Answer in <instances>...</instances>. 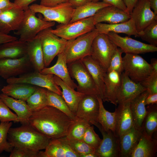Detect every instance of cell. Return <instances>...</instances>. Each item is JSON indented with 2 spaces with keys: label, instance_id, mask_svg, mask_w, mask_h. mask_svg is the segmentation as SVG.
<instances>
[{
  "label": "cell",
  "instance_id": "obj_39",
  "mask_svg": "<svg viewBox=\"0 0 157 157\" xmlns=\"http://www.w3.org/2000/svg\"><path fill=\"white\" fill-rule=\"evenodd\" d=\"M48 106L54 107L63 112L73 119L76 116L70 110L62 96L47 90Z\"/></svg>",
  "mask_w": 157,
  "mask_h": 157
},
{
  "label": "cell",
  "instance_id": "obj_49",
  "mask_svg": "<svg viewBox=\"0 0 157 157\" xmlns=\"http://www.w3.org/2000/svg\"><path fill=\"white\" fill-rule=\"evenodd\" d=\"M40 5L45 7H51L67 2V0H40Z\"/></svg>",
  "mask_w": 157,
  "mask_h": 157
},
{
  "label": "cell",
  "instance_id": "obj_44",
  "mask_svg": "<svg viewBox=\"0 0 157 157\" xmlns=\"http://www.w3.org/2000/svg\"><path fill=\"white\" fill-rule=\"evenodd\" d=\"M102 140L95 132L93 127L91 125L87 129L83 139L85 143L95 149L99 147Z\"/></svg>",
  "mask_w": 157,
  "mask_h": 157
},
{
  "label": "cell",
  "instance_id": "obj_38",
  "mask_svg": "<svg viewBox=\"0 0 157 157\" xmlns=\"http://www.w3.org/2000/svg\"><path fill=\"white\" fill-rule=\"evenodd\" d=\"M91 124L86 120L76 116L66 138L69 140H83L84 134Z\"/></svg>",
  "mask_w": 157,
  "mask_h": 157
},
{
  "label": "cell",
  "instance_id": "obj_6",
  "mask_svg": "<svg viewBox=\"0 0 157 157\" xmlns=\"http://www.w3.org/2000/svg\"><path fill=\"white\" fill-rule=\"evenodd\" d=\"M122 58L123 72L136 83H141L153 72L150 64L138 54L125 53Z\"/></svg>",
  "mask_w": 157,
  "mask_h": 157
},
{
  "label": "cell",
  "instance_id": "obj_35",
  "mask_svg": "<svg viewBox=\"0 0 157 157\" xmlns=\"http://www.w3.org/2000/svg\"><path fill=\"white\" fill-rule=\"evenodd\" d=\"M99 104L98 122L106 129L110 130L115 134L116 122V112H110L106 110L103 104V101L98 96Z\"/></svg>",
  "mask_w": 157,
  "mask_h": 157
},
{
  "label": "cell",
  "instance_id": "obj_1",
  "mask_svg": "<svg viewBox=\"0 0 157 157\" xmlns=\"http://www.w3.org/2000/svg\"><path fill=\"white\" fill-rule=\"evenodd\" d=\"M74 119L54 107L47 106L32 112L28 120L31 127L51 139L65 137Z\"/></svg>",
  "mask_w": 157,
  "mask_h": 157
},
{
  "label": "cell",
  "instance_id": "obj_4",
  "mask_svg": "<svg viewBox=\"0 0 157 157\" xmlns=\"http://www.w3.org/2000/svg\"><path fill=\"white\" fill-rule=\"evenodd\" d=\"M99 34L95 28L92 31L75 39L68 40L65 50L67 64L81 60L90 55L93 41Z\"/></svg>",
  "mask_w": 157,
  "mask_h": 157
},
{
  "label": "cell",
  "instance_id": "obj_14",
  "mask_svg": "<svg viewBox=\"0 0 157 157\" xmlns=\"http://www.w3.org/2000/svg\"><path fill=\"white\" fill-rule=\"evenodd\" d=\"M94 125L99 129L103 136L99 147L95 150L98 157H120L119 137L111 130L105 129L98 122Z\"/></svg>",
  "mask_w": 157,
  "mask_h": 157
},
{
  "label": "cell",
  "instance_id": "obj_47",
  "mask_svg": "<svg viewBox=\"0 0 157 157\" xmlns=\"http://www.w3.org/2000/svg\"><path fill=\"white\" fill-rule=\"evenodd\" d=\"M149 94L157 93V72L152 73L140 83Z\"/></svg>",
  "mask_w": 157,
  "mask_h": 157
},
{
  "label": "cell",
  "instance_id": "obj_21",
  "mask_svg": "<svg viewBox=\"0 0 157 157\" xmlns=\"http://www.w3.org/2000/svg\"><path fill=\"white\" fill-rule=\"evenodd\" d=\"M130 102L118 104V106L115 110L116 122L115 134L117 136L119 137L134 126Z\"/></svg>",
  "mask_w": 157,
  "mask_h": 157
},
{
  "label": "cell",
  "instance_id": "obj_56",
  "mask_svg": "<svg viewBox=\"0 0 157 157\" xmlns=\"http://www.w3.org/2000/svg\"><path fill=\"white\" fill-rule=\"evenodd\" d=\"M151 8L157 15V0H148Z\"/></svg>",
  "mask_w": 157,
  "mask_h": 157
},
{
  "label": "cell",
  "instance_id": "obj_42",
  "mask_svg": "<svg viewBox=\"0 0 157 157\" xmlns=\"http://www.w3.org/2000/svg\"><path fill=\"white\" fill-rule=\"evenodd\" d=\"M123 53L122 50L118 47L111 57L107 71L114 70L121 74L124 71L123 58L122 56Z\"/></svg>",
  "mask_w": 157,
  "mask_h": 157
},
{
  "label": "cell",
  "instance_id": "obj_50",
  "mask_svg": "<svg viewBox=\"0 0 157 157\" xmlns=\"http://www.w3.org/2000/svg\"><path fill=\"white\" fill-rule=\"evenodd\" d=\"M37 0H15L14 3L24 11L29 8V5Z\"/></svg>",
  "mask_w": 157,
  "mask_h": 157
},
{
  "label": "cell",
  "instance_id": "obj_12",
  "mask_svg": "<svg viewBox=\"0 0 157 157\" xmlns=\"http://www.w3.org/2000/svg\"><path fill=\"white\" fill-rule=\"evenodd\" d=\"M34 71L27 54L19 58H0V77L4 79L7 80Z\"/></svg>",
  "mask_w": 157,
  "mask_h": 157
},
{
  "label": "cell",
  "instance_id": "obj_23",
  "mask_svg": "<svg viewBox=\"0 0 157 157\" xmlns=\"http://www.w3.org/2000/svg\"><path fill=\"white\" fill-rule=\"evenodd\" d=\"M41 157H79L69 144L64 137L51 139Z\"/></svg>",
  "mask_w": 157,
  "mask_h": 157
},
{
  "label": "cell",
  "instance_id": "obj_37",
  "mask_svg": "<svg viewBox=\"0 0 157 157\" xmlns=\"http://www.w3.org/2000/svg\"><path fill=\"white\" fill-rule=\"evenodd\" d=\"M157 104L148 105L147 113L143 121L142 128L149 135L152 137L157 130Z\"/></svg>",
  "mask_w": 157,
  "mask_h": 157
},
{
  "label": "cell",
  "instance_id": "obj_11",
  "mask_svg": "<svg viewBox=\"0 0 157 157\" xmlns=\"http://www.w3.org/2000/svg\"><path fill=\"white\" fill-rule=\"evenodd\" d=\"M53 76L51 74H42L34 71L18 77L10 78L6 81L8 84L21 83L30 84L45 88L62 96L61 88L55 82Z\"/></svg>",
  "mask_w": 157,
  "mask_h": 157
},
{
  "label": "cell",
  "instance_id": "obj_19",
  "mask_svg": "<svg viewBox=\"0 0 157 157\" xmlns=\"http://www.w3.org/2000/svg\"><path fill=\"white\" fill-rule=\"evenodd\" d=\"M93 17L95 25L102 22L109 24L123 22L131 18L130 14L112 5L101 9Z\"/></svg>",
  "mask_w": 157,
  "mask_h": 157
},
{
  "label": "cell",
  "instance_id": "obj_46",
  "mask_svg": "<svg viewBox=\"0 0 157 157\" xmlns=\"http://www.w3.org/2000/svg\"><path fill=\"white\" fill-rule=\"evenodd\" d=\"M10 157H41V151L27 148L14 147Z\"/></svg>",
  "mask_w": 157,
  "mask_h": 157
},
{
  "label": "cell",
  "instance_id": "obj_34",
  "mask_svg": "<svg viewBox=\"0 0 157 157\" xmlns=\"http://www.w3.org/2000/svg\"><path fill=\"white\" fill-rule=\"evenodd\" d=\"M110 6L102 1H92L75 8L69 23L93 16L101 9Z\"/></svg>",
  "mask_w": 157,
  "mask_h": 157
},
{
  "label": "cell",
  "instance_id": "obj_2",
  "mask_svg": "<svg viewBox=\"0 0 157 157\" xmlns=\"http://www.w3.org/2000/svg\"><path fill=\"white\" fill-rule=\"evenodd\" d=\"M7 139L13 147H17L40 151L45 149L51 139L39 133L29 124L10 128Z\"/></svg>",
  "mask_w": 157,
  "mask_h": 157
},
{
  "label": "cell",
  "instance_id": "obj_20",
  "mask_svg": "<svg viewBox=\"0 0 157 157\" xmlns=\"http://www.w3.org/2000/svg\"><path fill=\"white\" fill-rule=\"evenodd\" d=\"M65 50L57 56V60L54 65L49 67H45L40 72L44 74H51L55 75L75 89L76 88L77 85L72 79L70 75Z\"/></svg>",
  "mask_w": 157,
  "mask_h": 157
},
{
  "label": "cell",
  "instance_id": "obj_7",
  "mask_svg": "<svg viewBox=\"0 0 157 157\" xmlns=\"http://www.w3.org/2000/svg\"><path fill=\"white\" fill-rule=\"evenodd\" d=\"M29 8L35 13L42 14L45 21L56 22L62 24L70 22L75 9L69 2L51 7L33 4L29 6Z\"/></svg>",
  "mask_w": 157,
  "mask_h": 157
},
{
  "label": "cell",
  "instance_id": "obj_32",
  "mask_svg": "<svg viewBox=\"0 0 157 157\" xmlns=\"http://www.w3.org/2000/svg\"><path fill=\"white\" fill-rule=\"evenodd\" d=\"M27 42V55L35 71L40 72L45 67L40 39L36 36Z\"/></svg>",
  "mask_w": 157,
  "mask_h": 157
},
{
  "label": "cell",
  "instance_id": "obj_52",
  "mask_svg": "<svg viewBox=\"0 0 157 157\" xmlns=\"http://www.w3.org/2000/svg\"><path fill=\"white\" fill-rule=\"evenodd\" d=\"M157 104V93L149 94L145 100V105Z\"/></svg>",
  "mask_w": 157,
  "mask_h": 157
},
{
  "label": "cell",
  "instance_id": "obj_8",
  "mask_svg": "<svg viewBox=\"0 0 157 157\" xmlns=\"http://www.w3.org/2000/svg\"><path fill=\"white\" fill-rule=\"evenodd\" d=\"M71 77L78 83L77 91L85 94L100 96L96 85L89 72L81 60L67 64Z\"/></svg>",
  "mask_w": 157,
  "mask_h": 157
},
{
  "label": "cell",
  "instance_id": "obj_30",
  "mask_svg": "<svg viewBox=\"0 0 157 157\" xmlns=\"http://www.w3.org/2000/svg\"><path fill=\"white\" fill-rule=\"evenodd\" d=\"M148 94L146 90L130 102L134 126L138 129H143L142 124L147 112L145 100Z\"/></svg>",
  "mask_w": 157,
  "mask_h": 157
},
{
  "label": "cell",
  "instance_id": "obj_17",
  "mask_svg": "<svg viewBox=\"0 0 157 157\" xmlns=\"http://www.w3.org/2000/svg\"><path fill=\"white\" fill-rule=\"evenodd\" d=\"M25 11L16 7L2 10L0 14V32L8 34L18 30L24 16Z\"/></svg>",
  "mask_w": 157,
  "mask_h": 157
},
{
  "label": "cell",
  "instance_id": "obj_25",
  "mask_svg": "<svg viewBox=\"0 0 157 157\" xmlns=\"http://www.w3.org/2000/svg\"><path fill=\"white\" fill-rule=\"evenodd\" d=\"M143 129L134 126L129 130L119 137L120 157H130L138 144Z\"/></svg>",
  "mask_w": 157,
  "mask_h": 157
},
{
  "label": "cell",
  "instance_id": "obj_26",
  "mask_svg": "<svg viewBox=\"0 0 157 157\" xmlns=\"http://www.w3.org/2000/svg\"><path fill=\"white\" fill-rule=\"evenodd\" d=\"M157 140L148 135L143 129L139 142L130 157L157 156Z\"/></svg>",
  "mask_w": 157,
  "mask_h": 157
},
{
  "label": "cell",
  "instance_id": "obj_55",
  "mask_svg": "<svg viewBox=\"0 0 157 157\" xmlns=\"http://www.w3.org/2000/svg\"><path fill=\"white\" fill-rule=\"evenodd\" d=\"M94 0H69L70 3L75 8L81 6L88 3L92 2Z\"/></svg>",
  "mask_w": 157,
  "mask_h": 157
},
{
  "label": "cell",
  "instance_id": "obj_60",
  "mask_svg": "<svg viewBox=\"0 0 157 157\" xmlns=\"http://www.w3.org/2000/svg\"><path fill=\"white\" fill-rule=\"evenodd\" d=\"M67 1H68L69 0H67Z\"/></svg>",
  "mask_w": 157,
  "mask_h": 157
},
{
  "label": "cell",
  "instance_id": "obj_54",
  "mask_svg": "<svg viewBox=\"0 0 157 157\" xmlns=\"http://www.w3.org/2000/svg\"><path fill=\"white\" fill-rule=\"evenodd\" d=\"M126 7L127 12L131 14L138 0H123Z\"/></svg>",
  "mask_w": 157,
  "mask_h": 157
},
{
  "label": "cell",
  "instance_id": "obj_59",
  "mask_svg": "<svg viewBox=\"0 0 157 157\" xmlns=\"http://www.w3.org/2000/svg\"><path fill=\"white\" fill-rule=\"evenodd\" d=\"M2 10H0V14L1 13V12Z\"/></svg>",
  "mask_w": 157,
  "mask_h": 157
},
{
  "label": "cell",
  "instance_id": "obj_36",
  "mask_svg": "<svg viewBox=\"0 0 157 157\" xmlns=\"http://www.w3.org/2000/svg\"><path fill=\"white\" fill-rule=\"evenodd\" d=\"M47 90L45 88L38 86L34 92L28 99L26 101L32 112L48 106Z\"/></svg>",
  "mask_w": 157,
  "mask_h": 157
},
{
  "label": "cell",
  "instance_id": "obj_51",
  "mask_svg": "<svg viewBox=\"0 0 157 157\" xmlns=\"http://www.w3.org/2000/svg\"><path fill=\"white\" fill-rule=\"evenodd\" d=\"M16 7L18 6L10 0H0V10L2 11Z\"/></svg>",
  "mask_w": 157,
  "mask_h": 157
},
{
  "label": "cell",
  "instance_id": "obj_24",
  "mask_svg": "<svg viewBox=\"0 0 157 157\" xmlns=\"http://www.w3.org/2000/svg\"><path fill=\"white\" fill-rule=\"evenodd\" d=\"M121 75L115 71H107L104 78V88L102 100L115 106L117 94L121 83Z\"/></svg>",
  "mask_w": 157,
  "mask_h": 157
},
{
  "label": "cell",
  "instance_id": "obj_33",
  "mask_svg": "<svg viewBox=\"0 0 157 157\" xmlns=\"http://www.w3.org/2000/svg\"><path fill=\"white\" fill-rule=\"evenodd\" d=\"M27 42L16 40L0 44V58L17 59L27 54Z\"/></svg>",
  "mask_w": 157,
  "mask_h": 157
},
{
  "label": "cell",
  "instance_id": "obj_16",
  "mask_svg": "<svg viewBox=\"0 0 157 157\" xmlns=\"http://www.w3.org/2000/svg\"><path fill=\"white\" fill-rule=\"evenodd\" d=\"M98 96L85 94L79 102L76 115L86 120L91 124L98 122L99 104Z\"/></svg>",
  "mask_w": 157,
  "mask_h": 157
},
{
  "label": "cell",
  "instance_id": "obj_48",
  "mask_svg": "<svg viewBox=\"0 0 157 157\" xmlns=\"http://www.w3.org/2000/svg\"><path fill=\"white\" fill-rule=\"evenodd\" d=\"M103 1L127 12L126 8L123 0H94L93 1Z\"/></svg>",
  "mask_w": 157,
  "mask_h": 157
},
{
  "label": "cell",
  "instance_id": "obj_41",
  "mask_svg": "<svg viewBox=\"0 0 157 157\" xmlns=\"http://www.w3.org/2000/svg\"><path fill=\"white\" fill-rule=\"evenodd\" d=\"M12 124L10 122L0 124V154L4 151L11 152L13 148L7 140L8 131Z\"/></svg>",
  "mask_w": 157,
  "mask_h": 157
},
{
  "label": "cell",
  "instance_id": "obj_43",
  "mask_svg": "<svg viewBox=\"0 0 157 157\" xmlns=\"http://www.w3.org/2000/svg\"><path fill=\"white\" fill-rule=\"evenodd\" d=\"M65 139L72 149L79 156L91 152H95V149L90 146L83 140H69Z\"/></svg>",
  "mask_w": 157,
  "mask_h": 157
},
{
  "label": "cell",
  "instance_id": "obj_9",
  "mask_svg": "<svg viewBox=\"0 0 157 157\" xmlns=\"http://www.w3.org/2000/svg\"><path fill=\"white\" fill-rule=\"evenodd\" d=\"M95 28L93 16L65 24H60L52 32L67 40H73Z\"/></svg>",
  "mask_w": 157,
  "mask_h": 157
},
{
  "label": "cell",
  "instance_id": "obj_58",
  "mask_svg": "<svg viewBox=\"0 0 157 157\" xmlns=\"http://www.w3.org/2000/svg\"><path fill=\"white\" fill-rule=\"evenodd\" d=\"M82 157H98L95 152L89 153L82 156Z\"/></svg>",
  "mask_w": 157,
  "mask_h": 157
},
{
  "label": "cell",
  "instance_id": "obj_10",
  "mask_svg": "<svg viewBox=\"0 0 157 157\" xmlns=\"http://www.w3.org/2000/svg\"><path fill=\"white\" fill-rule=\"evenodd\" d=\"M117 48L107 34L99 33L92 42L90 56L107 70L111 57Z\"/></svg>",
  "mask_w": 157,
  "mask_h": 157
},
{
  "label": "cell",
  "instance_id": "obj_15",
  "mask_svg": "<svg viewBox=\"0 0 157 157\" xmlns=\"http://www.w3.org/2000/svg\"><path fill=\"white\" fill-rule=\"evenodd\" d=\"M130 15L139 34L157 20V15L151 10L148 0H138Z\"/></svg>",
  "mask_w": 157,
  "mask_h": 157
},
{
  "label": "cell",
  "instance_id": "obj_28",
  "mask_svg": "<svg viewBox=\"0 0 157 157\" xmlns=\"http://www.w3.org/2000/svg\"><path fill=\"white\" fill-rule=\"evenodd\" d=\"M0 98L8 107L14 110L22 124H29L28 119L32 112L26 101L16 99L3 93L0 94Z\"/></svg>",
  "mask_w": 157,
  "mask_h": 157
},
{
  "label": "cell",
  "instance_id": "obj_45",
  "mask_svg": "<svg viewBox=\"0 0 157 157\" xmlns=\"http://www.w3.org/2000/svg\"><path fill=\"white\" fill-rule=\"evenodd\" d=\"M0 121L4 122L13 121L19 122V118L17 114L12 112L9 108L0 98Z\"/></svg>",
  "mask_w": 157,
  "mask_h": 157
},
{
  "label": "cell",
  "instance_id": "obj_3",
  "mask_svg": "<svg viewBox=\"0 0 157 157\" xmlns=\"http://www.w3.org/2000/svg\"><path fill=\"white\" fill-rule=\"evenodd\" d=\"M25 11L24 16L19 28L14 34L19 35V40L27 42L34 38L42 31L54 26V22L44 20L40 15L38 18L29 8Z\"/></svg>",
  "mask_w": 157,
  "mask_h": 157
},
{
  "label": "cell",
  "instance_id": "obj_40",
  "mask_svg": "<svg viewBox=\"0 0 157 157\" xmlns=\"http://www.w3.org/2000/svg\"><path fill=\"white\" fill-rule=\"evenodd\" d=\"M139 37L149 44L157 46V20L147 26L139 35Z\"/></svg>",
  "mask_w": 157,
  "mask_h": 157
},
{
  "label": "cell",
  "instance_id": "obj_27",
  "mask_svg": "<svg viewBox=\"0 0 157 157\" xmlns=\"http://www.w3.org/2000/svg\"><path fill=\"white\" fill-rule=\"evenodd\" d=\"M95 28L99 33L107 34L110 32L116 33H121L130 36L139 37L133 21L131 19L128 21L113 24H106L100 23L95 25Z\"/></svg>",
  "mask_w": 157,
  "mask_h": 157
},
{
  "label": "cell",
  "instance_id": "obj_13",
  "mask_svg": "<svg viewBox=\"0 0 157 157\" xmlns=\"http://www.w3.org/2000/svg\"><path fill=\"white\" fill-rule=\"evenodd\" d=\"M110 39L125 53L138 54L157 51V47L141 42L129 37H122L110 32L107 34Z\"/></svg>",
  "mask_w": 157,
  "mask_h": 157
},
{
  "label": "cell",
  "instance_id": "obj_22",
  "mask_svg": "<svg viewBox=\"0 0 157 157\" xmlns=\"http://www.w3.org/2000/svg\"><path fill=\"white\" fill-rule=\"evenodd\" d=\"M91 76L102 99L104 88V78L107 69L91 56H87L81 60Z\"/></svg>",
  "mask_w": 157,
  "mask_h": 157
},
{
  "label": "cell",
  "instance_id": "obj_5",
  "mask_svg": "<svg viewBox=\"0 0 157 157\" xmlns=\"http://www.w3.org/2000/svg\"><path fill=\"white\" fill-rule=\"evenodd\" d=\"M52 28L45 29L37 35L40 40L45 67L50 65L56 56L64 50L68 42V40L53 34L51 31Z\"/></svg>",
  "mask_w": 157,
  "mask_h": 157
},
{
  "label": "cell",
  "instance_id": "obj_29",
  "mask_svg": "<svg viewBox=\"0 0 157 157\" xmlns=\"http://www.w3.org/2000/svg\"><path fill=\"white\" fill-rule=\"evenodd\" d=\"M53 77L56 83L62 89V96L71 111L75 115L79 102L85 94L75 91L58 77L54 75Z\"/></svg>",
  "mask_w": 157,
  "mask_h": 157
},
{
  "label": "cell",
  "instance_id": "obj_57",
  "mask_svg": "<svg viewBox=\"0 0 157 157\" xmlns=\"http://www.w3.org/2000/svg\"><path fill=\"white\" fill-rule=\"evenodd\" d=\"M150 65L152 68L153 72H157V59L153 58L151 59Z\"/></svg>",
  "mask_w": 157,
  "mask_h": 157
},
{
  "label": "cell",
  "instance_id": "obj_31",
  "mask_svg": "<svg viewBox=\"0 0 157 157\" xmlns=\"http://www.w3.org/2000/svg\"><path fill=\"white\" fill-rule=\"evenodd\" d=\"M37 87L24 83H10L4 86L1 91L10 97L26 101Z\"/></svg>",
  "mask_w": 157,
  "mask_h": 157
},
{
  "label": "cell",
  "instance_id": "obj_53",
  "mask_svg": "<svg viewBox=\"0 0 157 157\" xmlns=\"http://www.w3.org/2000/svg\"><path fill=\"white\" fill-rule=\"evenodd\" d=\"M17 39L15 37L0 32V44Z\"/></svg>",
  "mask_w": 157,
  "mask_h": 157
},
{
  "label": "cell",
  "instance_id": "obj_18",
  "mask_svg": "<svg viewBox=\"0 0 157 157\" xmlns=\"http://www.w3.org/2000/svg\"><path fill=\"white\" fill-rule=\"evenodd\" d=\"M121 77V83L117 96V104L130 101L147 90L140 83L133 81L124 72Z\"/></svg>",
  "mask_w": 157,
  "mask_h": 157
}]
</instances>
